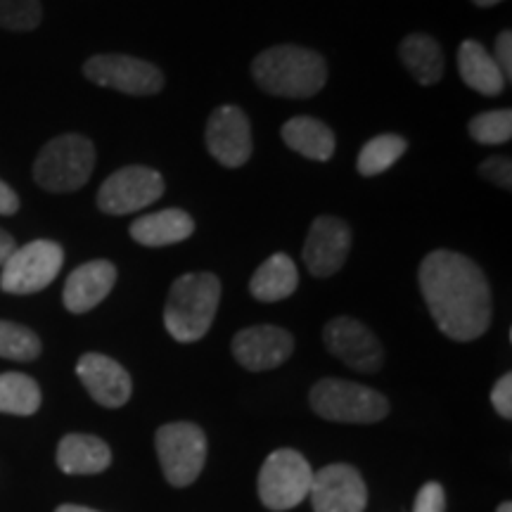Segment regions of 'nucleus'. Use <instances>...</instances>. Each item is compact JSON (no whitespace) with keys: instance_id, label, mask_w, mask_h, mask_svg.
<instances>
[{"instance_id":"f257e3e1","label":"nucleus","mask_w":512,"mask_h":512,"mask_svg":"<svg viewBox=\"0 0 512 512\" xmlns=\"http://www.w3.org/2000/svg\"><path fill=\"white\" fill-rule=\"evenodd\" d=\"M420 290L437 328L453 342H475L491 325V290L475 261L451 249L422 259Z\"/></svg>"},{"instance_id":"f03ea898","label":"nucleus","mask_w":512,"mask_h":512,"mask_svg":"<svg viewBox=\"0 0 512 512\" xmlns=\"http://www.w3.org/2000/svg\"><path fill=\"white\" fill-rule=\"evenodd\" d=\"M256 86L278 98H313L328 81V62L316 50L302 46H273L254 57Z\"/></svg>"},{"instance_id":"7ed1b4c3","label":"nucleus","mask_w":512,"mask_h":512,"mask_svg":"<svg viewBox=\"0 0 512 512\" xmlns=\"http://www.w3.org/2000/svg\"><path fill=\"white\" fill-rule=\"evenodd\" d=\"M221 302V283L214 273H185L171 285L164 306V325L176 342H200L214 323Z\"/></svg>"},{"instance_id":"20e7f679","label":"nucleus","mask_w":512,"mask_h":512,"mask_svg":"<svg viewBox=\"0 0 512 512\" xmlns=\"http://www.w3.org/2000/svg\"><path fill=\"white\" fill-rule=\"evenodd\" d=\"M93 166L95 145L79 133H67L43 145L34 164V178L48 192H74L88 183Z\"/></svg>"},{"instance_id":"39448f33","label":"nucleus","mask_w":512,"mask_h":512,"mask_svg":"<svg viewBox=\"0 0 512 512\" xmlns=\"http://www.w3.org/2000/svg\"><path fill=\"white\" fill-rule=\"evenodd\" d=\"M309 401L323 420L349 422V425H370V422L384 420L389 413L387 396L377 389L358 382L335 380V377H325L313 384Z\"/></svg>"},{"instance_id":"423d86ee","label":"nucleus","mask_w":512,"mask_h":512,"mask_svg":"<svg viewBox=\"0 0 512 512\" xmlns=\"http://www.w3.org/2000/svg\"><path fill=\"white\" fill-rule=\"evenodd\" d=\"M313 470L302 453L278 448L266 458L259 472V496L268 510H292L309 496Z\"/></svg>"},{"instance_id":"0eeeda50","label":"nucleus","mask_w":512,"mask_h":512,"mask_svg":"<svg viewBox=\"0 0 512 512\" xmlns=\"http://www.w3.org/2000/svg\"><path fill=\"white\" fill-rule=\"evenodd\" d=\"M64 264V249L53 240H34L17 247L3 264L0 290L8 294H36L53 285Z\"/></svg>"},{"instance_id":"6e6552de","label":"nucleus","mask_w":512,"mask_h":512,"mask_svg":"<svg viewBox=\"0 0 512 512\" xmlns=\"http://www.w3.org/2000/svg\"><path fill=\"white\" fill-rule=\"evenodd\" d=\"M157 458L164 477L174 486H188L200 477L207 460V439L204 432L192 422H169L159 427Z\"/></svg>"},{"instance_id":"1a4fd4ad","label":"nucleus","mask_w":512,"mask_h":512,"mask_svg":"<svg viewBox=\"0 0 512 512\" xmlns=\"http://www.w3.org/2000/svg\"><path fill=\"white\" fill-rule=\"evenodd\" d=\"M166 185L159 171L133 164L114 171L98 190V207L110 216H126L143 211L164 195Z\"/></svg>"},{"instance_id":"9d476101","label":"nucleus","mask_w":512,"mask_h":512,"mask_svg":"<svg viewBox=\"0 0 512 512\" xmlns=\"http://www.w3.org/2000/svg\"><path fill=\"white\" fill-rule=\"evenodd\" d=\"M83 74L95 86L112 88L126 95H157L164 88L162 69L131 55H95L83 64Z\"/></svg>"},{"instance_id":"9b49d317","label":"nucleus","mask_w":512,"mask_h":512,"mask_svg":"<svg viewBox=\"0 0 512 512\" xmlns=\"http://www.w3.org/2000/svg\"><path fill=\"white\" fill-rule=\"evenodd\" d=\"M325 347L337 356L344 366L358 373H377L384 363V351L380 339L361 320L351 316H339L330 320L323 330Z\"/></svg>"},{"instance_id":"f8f14e48","label":"nucleus","mask_w":512,"mask_h":512,"mask_svg":"<svg viewBox=\"0 0 512 512\" xmlns=\"http://www.w3.org/2000/svg\"><path fill=\"white\" fill-rule=\"evenodd\" d=\"M204 140H207L209 155L228 169L245 166L254 150L252 124L247 114L235 105H223L211 112Z\"/></svg>"},{"instance_id":"ddd939ff","label":"nucleus","mask_w":512,"mask_h":512,"mask_svg":"<svg viewBox=\"0 0 512 512\" xmlns=\"http://www.w3.org/2000/svg\"><path fill=\"white\" fill-rule=\"evenodd\" d=\"M309 496L313 512H363L368 503V489L361 472L342 463L313 472Z\"/></svg>"},{"instance_id":"4468645a","label":"nucleus","mask_w":512,"mask_h":512,"mask_svg":"<svg viewBox=\"0 0 512 512\" xmlns=\"http://www.w3.org/2000/svg\"><path fill=\"white\" fill-rule=\"evenodd\" d=\"M351 252V228L337 216H318L304 242V266L313 278H330Z\"/></svg>"},{"instance_id":"2eb2a0df","label":"nucleus","mask_w":512,"mask_h":512,"mask_svg":"<svg viewBox=\"0 0 512 512\" xmlns=\"http://www.w3.org/2000/svg\"><path fill=\"white\" fill-rule=\"evenodd\" d=\"M294 351V337L278 325H254L233 337V356L242 368L264 373L283 366Z\"/></svg>"},{"instance_id":"dca6fc26","label":"nucleus","mask_w":512,"mask_h":512,"mask_svg":"<svg viewBox=\"0 0 512 512\" xmlns=\"http://www.w3.org/2000/svg\"><path fill=\"white\" fill-rule=\"evenodd\" d=\"M76 375L86 392L105 408H121L133 392L131 375L114 358L105 354H83L76 363Z\"/></svg>"},{"instance_id":"f3484780","label":"nucleus","mask_w":512,"mask_h":512,"mask_svg":"<svg viewBox=\"0 0 512 512\" xmlns=\"http://www.w3.org/2000/svg\"><path fill=\"white\" fill-rule=\"evenodd\" d=\"M117 266L107 259L88 261L72 271L64 285V306L72 313H88L105 302L117 285Z\"/></svg>"},{"instance_id":"a211bd4d","label":"nucleus","mask_w":512,"mask_h":512,"mask_svg":"<svg viewBox=\"0 0 512 512\" xmlns=\"http://www.w3.org/2000/svg\"><path fill=\"white\" fill-rule=\"evenodd\" d=\"M128 233L143 247H169L188 240L195 233V221L183 209H164L140 216L131 223Z\"/></svg>"},{"instance_id":"6ab92c4d","label":"nucleus","mask_w":512,"mask_h":512,"mask_svg":"<svg viewBox=\"0 0 512 512\" xmlns=\"http://www.w3.org/2000/svg\"><path fill=\"white\" fill-rule=\"evenodd\" d=\"M110 463V446L93 434H67L57 446V465L67 475H98Z\"/></svg>"},{"instance_id":"aec40b11","label":"nucleus","mask_w":512,"mask_h":512,"mask_svg":"<svg viewBox=\"0 0 512 512\" xmlns=\"http://www.w3.org/2000/svg\"><path fill=\"white\" fill-rule=\"evenodd\" d=\"M458 72L472 91L496 98L505 91V79L494 55L479 41H463L458 48Z\"/></svg>"},{"instance_id":"412c9836","label":"nucleus","mask_w":512,"mask_h":512,"mask_svg":"<svg viewBox=\"0 0 512 512\" xmlns=\"http://www.w3.org/2000/svg\"><path fill=\"white\" fill-rule=\"evenodd\" d=\"M299 287V271L290 256L278 252L256 268V273L249 280V292L259 302H283L292 297Z\"/></svg>"},{"instance_id":"4be33fe9","label":"nucleus","mask_w":512,"mask_h":512,"mask_svg":"<svg viewBox=\"0 0 512 512\" xmlns=\"http://www.w3.org/2000/svg\"><path fill=\"white\" fill-rule=\"evenodd\" d=\"M285 145L313 162H328L335 155V133L328 124L313 117H294L280 131Z\"/></svg>"},{"instance_id":"5701e85b","label":"nucleus","mask_w":512,"mask_h":512,"mask_svg":"<svg viewBox=\"0 0 512 512\" xmlns=\"http://www.w3.org/2000/svg\"><path fill=\"white\" fill-rule=\"evenodd\" d=\"M399 57L403 67L420 86H434L444 76V53L441 46L427 34H411L401 41Z\"/></svg>"},{"instance_id":"b1692460","label":"nucleus","mask_w":512,"mask_h":512,"mask_svg":"<svg viewBox=\"0 0 512 512\" xmlns=\"http://www.w3.org/2000/svg\"><path fill=\"white\" fill-rule=\"evenodd\" d=\"M408 140L396 136V133H382L368 140L366 145L358 152V174L361 176H380L389 171L399 159L406 155Z\"/></svg>"},{"instance_id":"393cba45","label":"nucleus","mask_w":512,"mask_h":512,"mask_svg":"<svg viewBox=\"0 0 512 512\" xmlns=\"http://www.w3.org/2000/svg\"><path fill=\"white\" fill-rule=\"evenodd\" d=\"M41 408V387L24 373L0 375V413L34 415Z\"/></svg>"},{"instance_id":"a878e982","label":"nucleus","mask_w":512,"mask_h":512,"mask_svg":"<svg viewBox=\"0 0 512 512\" xmlns=\"http://www.w3.org/2000/svg\"><path fill=\"white\" fill-rule=\"evenodd\" d=\"M41 349L43 344L34 330L10 323V320H0V358L29 363L41 356Z\"/></svg>"},{"instance_id":"bb28decb","label":"nucleus","mask_w":512,"mask_h":512,"mask_svg":"<svg viewBox=\"0 0 512 512\" xmlns=\"http://www.w3.org/2000/svg\"><path fill=\"white\" fill-rule=\"evenodd\" d=\"M470 138L477 140L479 145H503L512 138V112L510 110H494L477 114L467 126Z\"/></svg>"},{"instance_id":"cd10ccee","label":"nucleus","mask_w":512,"mask_h":512,"mask_svg":"<svg viewBox=\"0 0 512 512\" xmlns=\"http://www.w3.org/2000/svg\"><path fill=\"white\" fill-rule=\"evenodd\" d=\"M41 19V0H0V29L34 31Z\"/></svg>"},{"instance_id":"c85d7f7f","label":"nucleus","mask_w":512,"mask_h":512,"mask_svg":"<svg viewBox=\"0 0 512 512\" xmlns=\"http://www.w3.org/2000/svg\"><path fill=\"white\" fill-rule=\"evenodd\" d=\"M479 174L489 183L498 185V188L510 190L512 188V162L510 157H489L479 164Z\"/></svg>"},{"instance_id":"c756f323","label":"nucleus","mask_w":512,"mask_h":512,"mask_svg":"<svg viewBox=\"0 0 512 512\" xmlns=\"http://www.w3.org/2000/svg\"><path fill=\"white\" fill-rule=\"evenodd\" d=\"M446 510V494L437 482H427L415 498L413 512H444Z\"/></svg>"},{"instance_id":"7c9ffc66","label":"nucleus","mask_w":512,"mask_h":512,"mask_svg":"<svg viewBox=\"0 0 512 512\" xmlns=\"http://www.w3.org/2000/svg\"><path fill=\"white\" fill-rule=\"evenodd\" d=\"M491 403H494L496 413L501 415V418L510 420L512 418V375L505 373L501 380L494 384V389H491Z\"/></svg>"},{"instance_id":"2f4dec72","label":"nucleus","mask_w":512,"mask_h":512,"mask_svg":"<svg viewBox=\"0 0 512 512\" xmlns=\"http://www.w3.org/2000/svg\"><path fill=\"white\" fill-rule=\"evenodd\" d=\"M494 60L498 64V69H501L505 83L512 79V34L508 29L501 31V34L496 36V46H494Z\"/></svg>"},{"instance_id":"473e14b6","label":"nucleus","mask_w":512,"mask_h":512,"mask_svg":"<svg viewBox=\"0 0 512 512\" xmlns=\"http://www.w3.org/2000/svg\"><path fill=\"white\" fill-rule=\"evenodd\" d=\"M19 211V197L8 183L0 181V216H12Z\"/></svg>"},{"instance_id":"72a5a7b5","label":"nucleus","mask_w":512,"mask_h":512,"mask_svg":"<svg viewBox=\"0 0 512 512\" xmlns=\"http://www.w3.org/2000/svg\"><path fill=\"white\" fill-rule=\"evenodd\" d=\"M15 249H17V242H15V238H12V235L8 233V230L0 228V266H3L5 261L10 259V256H12V252H15Z\"/></svg>"},{"instance_id":"f704fd0d","label":"nucleus","mask_w":512,"mask_h":512,"mask_svg":"<svg viewBox=\"0 0 512 512\" xmlns=\"http://www.w3.org/2000/svg\"><path fill=\"white\" fill-rule=\"evenodd\" d=\"M55 512H98V510L83 508V505H72V503H67V505H60V508H57Z\"/></svg>"},{"instance_id":"c9c22d12","label":"nucleus","mask_w":512,"mask_h":512,"mask_svg":"<svg viewBox=\"0 0 512 512\" xmlns=\"http://www.w3.org/2000/svg\"><path fill=\"white\" fill-rule=\"evenodd\" d=\"M472 3H475L477 8H494V5L503 3V0H472Z\"/></svg>"},{"instance_id":"e433bc0d","label":"nucleus","mask_w":512,"mask_h":512,"mask_svg":"<svg viewBox=\"0 0 512 512\" xmlns=\"http://www.w3.org/2000/svg\"><path fill=\"white\" fill-rule=\"evenodd\" d=\"M496 512H512V505H510L508 501H505V503L498 505V510H496Z\"/></svg>"}]
</instances>
